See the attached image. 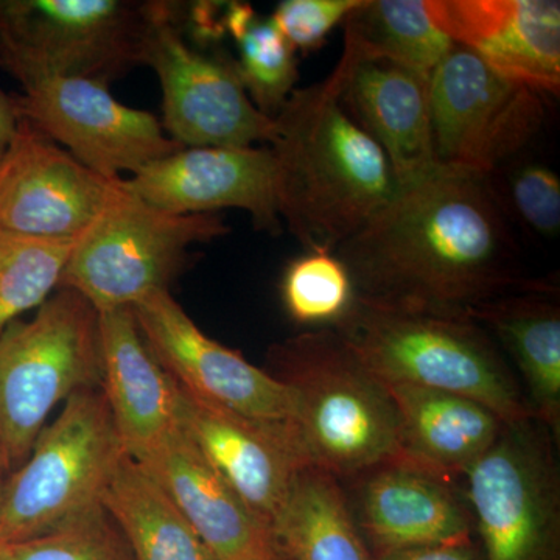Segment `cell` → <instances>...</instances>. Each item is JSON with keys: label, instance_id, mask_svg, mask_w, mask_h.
Masks as SVG:
<instances>
[{"label": "cell", "instance_id": "obj_8", "mask_svg": "<svg viewBox=\"0 0 560 560\" xmlns=\"http://www.w3.org/2000/svg\"><path fill=\"white\" fill-rule=\"evenodd\" d=\"M153 2L0 0V68L21 86L46 79L109 84L143 65Z\"/></svg>", "mask_w": 560, "mask_h": 560}, {"label": "cell", "instance_id": "obj_4", "mask_svg": "<svg viewBox=\"0 0 560 560\" xmlns=\"http://www.w3.org/2000/svg\"><path fill=\"white\" fill-rule=\"evenodd\" d=\"M331 329L388 385L469 397L504 423L534 418L517 372L477 320L396 311L355 298Z\"/></svg>", "mask_w": 560, "mask_h": 560}, {"label": "cell", "instance_id": "obj_18", "mask_svg": "<svg viewBox=\"0 0 560 560\" xmlns=\"http://www.w3.org/2000/svg\"><path fill=\"white\" fill-rule=\"evenodd\" d=\"M219 560H287L275 530L261 521L206 458L179 420L135 458Z\"/></svg>", "mask_w": 560, "mask_h": 560}, {"label": "cell", "instance_id": "obj_19", "mask_svg": "<svg viewBox=\"0 0 560 560\" xmlns=\"http://www.w3.org/2000/svg\"><path fill=\"white\" fill-rule=\"evenodd\" d=\"M342 103L388 158L397 190L440 171L431 127L430 75L372 57L345 27Z\"/></svg>", "mask_w": 560, "mask_h": 560}, {"label": "cell", "instance_id": "obj_1", "mask_svg": "<svg viewBox=\"0 0 560 560\" xmlns=\"http://www.w3.org/2000/svg\"><path fill=\"white\" fill-rule=\"evenodd\" d=\"M335 254L359 300L396 311L471 319L529 282L495 184L475 173L440 168L397 190Z\"/></svg>", "mask_w": 560, "mask_h": 560}, {"label": "cell", "instance_id": "obj_31", "mask_svg": "<svg viewBox=\"0 0 560 560\" xmlns=\"http://www.w3.org/2000/svg\"><path fill=\"white\" fill-rule=\"evenodd\" d=\"M504 208L512 206L518 219L541 237L552 238L560 230V179L541 162H523L508 176Z\"/></svg>", "mask_w": 560, "mask_h": 560}, {"label": "cell", "instance_id": "obj_2", "mask_svg": "<svg viewBox=\"0 0 560 560\" xmlns=\"http://www.w3.org/2000/svg\"><path fill=\"white\" fill-rule=\"evenodd\" d=\"M346 58L326 79L294 90L276 121V162L283 226L305 246L335 253L397 191L385 151L342 103Z\"/></svg>", "mask_w": 560, "mask_h": 560}, {"label": "cell", "instance_id": "obj_6", "mask_svg": "<svg viewBox=\"0 0 560 560\" xmlns=\"http://www.w3.org/2000/svg\"><path fill=\"white\" fill-rule=\"evenodd\" d=\"M127 456L102 388L70 396L7 481L0 544L33 539L102 503Z\"/></svg>", "mask_w": 560, "mask_h": 560}, {"label": "cell", "instance_id": "obj_3", "mask_svg": "<svg viewBox=\"0 0 560 560\" xmlns=\"http://www.w3.org/2000/svg\"><path fill=\"white\" fill-rule=\"evenodd\" d=\"M270 361L268 372L289 389L308 466L345 481L401 456L388 386L337 330L323 327L280 342Z\"/></svg>", "mask_w": 560, "mask_h": 560}, {"label": "cell", "instance_id": "obj_15", "mask_svg": "<svg viewBox=\"0 0 560 560\" xmlns=\"http://www.w3.org/2000/svg\"><path fill=\"white\" fill-rule=\"evenodd\" d=\"M121 179L91 171L20 119L0 164V228L75 241L101 215Z\"/></svg>", "mask_w": 560, "mask_h": 560}, {"label": "cell", "instance_id": "obj_12", "mask_svg": "<svg viewBox=\"0 0 560 560\" xmlns=\"http://www.w3.org/2000/svg\"><path fill=\"white\" fill-rule=\"evenodd\" d=\"M18 117L108 179L136 175L184 147L161 120L117 101L108 84L86 79H46L13 95Z\"/></svg>", "mask_w": 560, "mask_h": 560}, {"label": "cell", "instance_id": "obj_36", "mask_svg": "<svg viewBox=\"0 0 560 560\" xmlns=\"http://www.w3.org/2000/svg\"><path fill=\"white\" fill-rule=\"evenodd\" d=\"M0 560H2V556H0Z\"/></svg>", "mask_w": 560, "mask_h": 560}, {"label": "cell", "instance_id": "obj_35", "mask_svg": "<svg viewBox=\"0 0 560 560\" xmlns=\"http://www.w3.org/2000/svg\"><path fill=\"white\" fill-rule=\"evenodd\" d=\"M11 474H13V470H11L9 460L0 451V504H2L3 492H5L7 481H9Z\"/></svg>", "mask_w": 560, "mask_h": 560}, {"label": "cell", "instance_id": "obj_20", "mask_svg": "<svg viewBox=\"0 0 560 560\" xmlns=\"http://www.w3.org/2000/svg\"><path fill=\"white\" fill-rule=\"evenodd\" d=\"M434 24L495 72L552 97L560 91V3L429 0Z\"/></svg>", "mask_w": 560, "mask_h": 560}, {"label": "cell", "instance_id": "obj_27", "mask_svg": "<svg viewBox=\"0 0 560 560\" xmlns=\"http://www.w3.org/2000/svg\"><path fill=\"white\" fill-rule=\"evenodd\" d=\"M224 35L237 46L235 72L250 101L275 119L296 90L298 58L270 18H260L249 3L224 2Z\"/></svg>", "mask_w": 560, "mask_h": 560}, {"label": "cell", "instance_id": "obj_24", "mask_svg": "<svg viewBox=\"0 0 560 560\" xmlns=\"http://www.w3.org/2000/svg\"><path fill=\"white\" fill-rule=\"evenodd\" d=\"M272 530L287 560H372L340 480L315 466L298 471Z\"/></svg>", "mask_w": 560, "mask_h": 560}, {"label": "cell", "instance_id": "obj_14", "mask_svg": "<svg viewBox=\"0 0 560 560\" xmlns=\"http://www.w3.org/2000/svg\"><path fill=\"white\" fill-rule=\"evenodd\" d=\"M340 482L372 556L475 539L458 481L405 456Z\"/></svg>", "mask_w": 560, "mask_h": 560}, {"label": "cell", "instance_id": "obj_10", "mask_svg": "<svg viewBox=\"0 0 560 560\" xmlns=\"http://www.w3.org/2000/svg\"><path fill=\"white\" fill-rule=\"evenodd\" d=\"M434 158L442 171L497 175L539 138L548 97L460 46L430 73Z\"/></svg>", "mask_w": 560, "mask_h": 560}, {"label": "cell", "instance_id": "obj_9", "mask_svg": "<svg viewBox=\"0 0 560 560\" xmlns=\"http://www.w3.org/2000/svg\"><path fill=\"white\" fill-rule=\"evenodd\" d=\"M550 430L530 418L464 471L463 495L485 560H560V471Z\"/></svg>", "mask_w": 560, "mask_h": 560}, {"label": "cell", "instance_id": "obj_33", "mask_svg": "<svg viewBox=\"0 0 560 560\" xmlns=\"http://www.w3.org/2000/svg\"><path fill=\"white\" fill-rule=\"evenodd\" d=\"M372 560H485L477 540L434 547L408 548L372 556Z\"/></svg>", "mask_w": 560, "mask_h": 560}, {"label": "cell", "instance_id": "obj_17", "mask_svg": "<svg viewBox=\"0 0 560 560\" xmlns=\"http://www.w3.org/2000/svg\"><path fill=\"white\" fill-rule=\"evenodd\" d=\"M178 420L206 458L272 528L298 471L308 466L293 423L248 418L179 385Z\"/></svg>", "mask_w": 560, "mask_h": 560}, {"label": "cell", "instance_id": "obj_25", "mask_svg": "<svg viewBox=\"0 0 560 560\" xmlns=\"http://www.w3.org/2000/svg\"><path fill=\"white\" fill-rule=\"evenodd\" d=\"M136 560H219L164 489L127 456L103 493Z\"/></svg>", "mask_w": 560, "mask_h": 560}, {"label": "cell", "instance_id": "obj_11", "mask_svg": "<svg viewBox=\"0 0 560 560\" xmlns=\"http://www.w3.org/2000/svg\"><path fill=\"white\" fill-rule=\"evenodd\" d=\"M180 9L154 0L143 43V66L161 84L162 128L184 149L271 145L275 119L256 108L231 58L191 46L180 27Z\"/></svg>", "mask_w": 560, "mask_h": 560}, {"label": "cell", "instance_id": "obj_28", "mask_svg": "<svg viewBox=\"0 0 560 560\" xmlns=\"http://www.w3.org/2000/svg\"><path fill=\"white\" fill-rule=\"evenodd\" d=\"M72 248L73 241L0 228V334L60 289Z\"/></svg>", "mask_w": 560, "mask_h": 560}, {"label": "cell", "instance_id": "obj_29", "mask_svg": "<svg viewBox=\"0 0 560 560\" xmlns=\"http://www.w3.org/2000/svg\"><path fill=\"white\" fill-rule=\"evenodd\" d=\"M355 289L348 268L330 250L308 249L291 261L282 279V301L302 326L335 327L352 308Z\"/></svg>", "mask_w": 560, "mask_h": 560}, {"label": "cell", "instance_id": "obj_26", "mask_svg": "<svg viewBox=\"0 0 560 560\" xmlns=\"http://www.w3.org/2000/svg\"><path fill=\"white\" fill-rule=\"evenodd\" d=\"M345 27L368 55L425 75L455 46L434 24L429 0H363Z\"/></svg>", "mask_w": 560, "mask_h": 560}, {"label": "cell", "instance_id": "obj_22", "mask_svg": "<svg viewBox=\"0 0 560 560\" xmlns=\"http://www.w3.org/2000/svg\"><path fill=\"white\" fill-rule=\"evenodd\" d=\"M555 289L528 282L471 313L489 331L521 385L534 419L560 440V307ZM514 370V371H515Z\"/></svg>", "mask_w": 560, "mask_h": 560}, {"label": "cell", "instance_id": "obj_23", "mask_svg": "<svg viewBox=\"0 0 560 560\" xmlns=\"http://www.w3.org/2000/svg\"><path fill=\"white\" fill-rule=\"evenodd\" d=\"M399 418L400 452L427 469L458 480L492 448L504 422L485 405L412 385H388Z\"/></svg>", "mask_w": 560, "mask_h": 560}, {"label": "cell", "instance_id": "obj_32", "mask_svg": "<svg viewBox=\"0 0 560 560\" xmlns=\"http://www.w3.org/2000/svg\"><path fill=\"white\" fill-rule=\"evenodd\" d=\"M363 0H283L270 21L294 51L318 50Z\"/></svg>", "mask_w": 560, "mask_h": 560}, {"label": "cell", "instance_id": "obj_7", "mask_svg": "<svg viewBox=\"0 0 560 560\" xmlns=\"http://www.w3.org/2000/svg\"><path fill=\"white\" fill-rule=\"evenodd\" d=\"M230 232L217 213L178 215L135 197L120 180L86 231L73 241L60 289L77 291L98 313L132 307L168 290L189 248Z\"/></svg>", "mask_w": 560, "mask_h": 560}, {"label": "cell", "instance_id": "obj_16", "mask_svg": "<svg viewBox=\"0 0 560 560\" xmlns=\"http://www.w3.org/2000/svg\"><path fill=\"white\" fill-rule=\"evenodd\" d=\"M124 187L154 208L201 215L245 210L257 231L278 235L276 162L270 147H191L124 178Z\"/></svg>", "mask_w": 560, "mask_h": 560}, {"label": "cell", "instance_id": "obj_5", "mask_svg": "<svg viewBox=\"0 0 560 560\" xmlns=\"http://www.w3.org/2000/svg\"><path fill=\"white\" fill-rule=\"evenodd\" d=\"M101 385L98 312L77 291L60 289L31 320L10 323L0 334V451L11 470L58 404Z\"/></svg>", "mask_w": 560, "mask_h": 560}, {"label": "cell", "instance_id": "obj_21", "mask_svg": "<svg viewBox=\"0 0 560 560\" xmlns=\"http://www.w3.org/2000/svg\"><path fill=\"white\" fill-rule=\"evenodd\" d=\"M102 385L121 444L135 459L178 422V385L140 334L131 307L98 313Z\"/></svg>", "mask_w": 560, "mask_h": 560}, {"label": "cell", "instance_id": "obj_34", "mask_svg": "<svg viewBox=\"0 0 560 560\" xmlns=\"http://www.w3.org/2000/svg\"><path fill=\"white\" fill-rule=\"evenodd\" d=\"M18 124H20V117H18L16 108H14L13 95L7 94L0 88V164H2L7 151L13 142Z\"/></svg>", "mask_w": 560, "mask_h": 560}, {"label": "cell", "instance_id": "obj_13", "mask_svg": "<svg viewBox=\"0 0 560 560\" xmlns=\"http://www.w3.org/2000/svg\"><path fill=\"white\" fill-rule=\"evenodd\" d=\"M131 308L150 352L184 389L248 418L293 423L287 386L209 338L171 291L151 293Z\"/></svg>", "mask_w": 560, "mask_h": 560}, {"label": "cell", "instance_id": "obj_30", "mask_svg": "<svg viewBox=\"0 0 560 560\" xmlns=\"http://www.w3.org/2000/svg\"><path fill=\"white\" fill-rule=\"evenodd\" d=\"M0 556L2 560H136L102 503L33 539L0 544Z\"/></svg>", "mask_w": 560, "mask_h": 560}]
</instances>
